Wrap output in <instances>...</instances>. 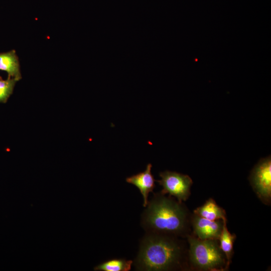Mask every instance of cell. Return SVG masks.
<instances>
[{
  "label": "cell",
  "instance_id": "cell-6",
  "mask_svg": "<svg viewBox=\"0 0 271 271\" xmlns=\"http://www.w3.org/2000/svg\"><path fill=\"white\" fill-rule=\"evenodd\" d=\"M190 223L193 234L197 238L218 240L223 229L224 220L211 221L193 213L191 216Z\"/></svg>",
  "mask_w": 271,
  "mask_h": 271
},
{
  "label": "cell",
  "instance_id": "cell-11",
  "mask_svg": "<svg viewBox=\"0 0 271 271\" xmlns=\"http://www.w3.org/2000/svg\"><path fill=\"white\" fill-rule=\"evenodd\" d=\"M133 261L123 258H114L103 262L94 267L95 271H129Z\"/></svg>",
  "mask_w": 271,
  "mask_h": 271
},
{
  "label": "cell",
  "instance_id": "cell-7",
  "mask_svg": "<svg viewBox=\"0 0 271 271\" xmlns=\"http://www.w3.org/2000/svg\"><path fill=\"white\" fill-rule=\"evenodd\" d=\"M152 165L148 164L146 170L142 172L126 178V182L137 187L143 197V206L146 207L148 203L149 193L153 191L155 187V180L151 173Z\"/></svg>",
  "mask_w": 271,
  "mask_h": 271
},
{
  "label": "cell",
  "instance_id": "cell-4",
  "mask_svg": "<svg viewBox=\"0 0 271 271\" xmlns=\"http://www.w3.org/2000/svg\"><path fill=\"white\" fill-rule=\"evenodd\" d=\"M249 180L257 197L264 204L271 202V159H261L251 171Z\"/></svg>",
  "mask_w": 271,
  "mask_h": 271
},
{
  "label": "cell",
  "instance_id": "cell-9",
  "mask_svg": "<svg viewBox=\"0 0 271 271\" xmlns=\"http://www.w3.org/2000/svg\"><path fill=\"white\" fill-rule=\"evenodd\" d=\"M193 213L211 221L227 219L225 210L212 198H209L203 205L197 208Z\"/></svg>",
  "mask_w": 271,
  "mask_h": 271
},
{
  "label": "cell",
  "instance_id": "cell-5",
  "mask_svg": "<svg viewBox=\"0 0 271 271\" xmlns=\"http://www.w3.org/2000/svg\"><path fill=\"white\" fill-rule=\"evenodd\" d=\"M159 175L161 179L156 181L163 187L161 193L168 194L177 198L180 202L188 199L193 184V181L188 175L170 171L161 172Z\"/></svg>",
  "mask_w": 271,
  "mask_h": 271
},
{
  "label": "cell",
  "instance_id": "cell-10",
  "mask_svg": "<svg viewBox=\"0 0 271 271\" xmlns=\"http://www.w3.org/2000/svg\"><path fill=\"white\" fill-rule=\"evenodd\" d=\"M226 223L227 219L224 220L223 229L218 240L220 247L226 257L229 268L233 254V243L236 236L228 230Z\"/></svg>",
  "mask_w": 271,
  "mask_h": 271
},
{
  "label": "cell",
  "instance_id": "cell-1",
  "mask_svg": "<svg viewBox=\"0 0 271 271\" xmlns=\"http://www.w3.org/2000/svg\"><path fill=\"white\" fill-rule=\"evenodd\" d=\"M142 217V224L148 233L176 237L189 234L191 216L182 202L170 196L154 194Z\"/></svg>",
  "mask_w": 271,
  "mask_h": 271
},
{
  "label": "cell",
  "instance_id": "cell-12",
  "mask_svg": "<svg viewBox=\"0 0 271 271\" xmlns=\"http://www.w3.org/2000/svg\"><path fill=\"white\" fill-rule=\"evenodd\" d=\"M17 81L11 77L4 80L0 76V102L6 103L12 94L13 90Z\"/></svg>",
  "mask_w": 271,
  "mask_h": 271
},
{
  "label": "cell",
  "instance_id": "cell-8",
  "mask_svg": "<svg viewBox=\"0 0 271 271\" xmlns=\"http://www.w3.org/2000/svg\"><path fill=\"white\" fill-rule=\"evenodd\" d=\"M0 70L6 71L8 77L17 81L21 79L20 63L15 50L0 53Z\"/></svg>",
  "mask_w": 271,
  "mask_h": 271
},
{
  "label": "cell",
  "instance_id": "cell-2",
  "mask_svg": "<svg viewBox=\"0 0 271 271\" xmlns=\"http://www.w3.org/2000/svg\"><path fill=\"white\" fill-rule=\"evenodd\" d=\"M185 245L178 237L147 233L141 241L135 266L139 270L166 271L182 268Z\"/></svg>",
  "mask_w": 271,
  "mask_h": 271
},
{
  "label": "cell",
  "instance_id": "cell-3",
  "mask_svg": "<svg viewBox=\"0 0 271 271\" xmlns=\"http://www.w3.org/2000/svg\"><path fill=\"white\" fill-rule=\"evenodd\" d=\"M186 237L189 244L188 260L192 268L212 271L229 268L218 240L200 239L190 234Z\"/></svg>",
  "mask_w": 271,
  "mask_h": 271
}]
</instances>
